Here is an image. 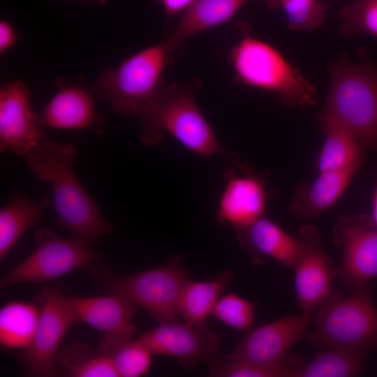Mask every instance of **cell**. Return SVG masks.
<instances>
[{
    "label": "cell",
    "instance_id": "4dcf8cb0",
    "mask_svg": "<svg viewBox=\"0 0 377 377\" xmlns=\"http://www.w3.org/2000/svg\"><path fill=\"white\" fill-rule=\"evenodd\" d=\"M290 367H266L224 357L210 362L209 376L216 377H293Z\"/></svg>",
    "mask_w": 377,
    "mask_h": 377
},
{
    "label": "cell",
    "instance_id": "603a6c76",
    "mask_svg": "<svg viewBox=\"0 0 377 377\" xmlns=\"http://www.w3.org/2000/svg\"><path fill=\"white\" fill-rule=\"evenodd\" d=\"M49 202L48 198L35 200L24 194H17L1 208V261L23 233L38 222Z\"/></svg>",
    "mask_w": 377,
    "mask_h": 377
},
{
    "label": "cell",
    "instance_id": "277c9868",
    "mask_svg": "<svg viewBox=\"0 0 377 377\" xmlns=\"http://www.w3.org/2000/svg\"><path fill=\"white\" fill-rule=\"evenodd\" d=\"M303 338L321 349L377 348V306L370 284L346 297L332 290L318 306L314 330Z\"/></svg>",
    "mask_w": 377,
    "mask_h": 377
},
{
    "label": "cell",
    "instance_id": "5b68a950",
    "mask_svg": "<svg viewBox=\"0 0 377 377\" xmlns=\"http://www.w3.org/2000/svg\"><path fill=\"white\" fill-rule=\"evenodd\" d=\"M330 89L321 115L348 128L364 147L377 150V69L346 61L330 69Z\"/></svg>",
    "mask_w": 377,
    "mask_h": 377
},
{
    "label": "cell",
    "instance_id": "e575fe53",
    "mask_svg": "<svg viewBox=\"0 0 377 377\" xmlns=\"http://www.w3.org/2000/svg\"><path fill=\"white\" fill-rule=\"evenodd\" d=\"M90 1H100V2H101V3H103V2L105 1V0H90Z\"/></svg>",
    "mask_w": 377,
    "mask_h": 377
},
{
    "label": "cell",
    "instance_id": "f1b7e54d",
    "mask_svg": "<svg viewBox=\"0 0 377 377\" xmlns=\"http://www.w3.org/2000/svg\"><path fill=\"white\" fill-rule=\"evenodd\" d=\"M340 30L346 37L357 34L377 36V0H355L340 12Z\"/></svg>",
    "mask_w": 377,
    "mask_h": 377
},
{
    "label": "cell",
    "instance_id": "9c48e42d",
    "mask_svg": "<svg viewBox=\"0 0 377 377\" xmlns=\"http://www.w3.org/2000/svg\"><path fill=\"white\" fill-rule=\"evenodd\" d=\"M226 185L219 200L216 221L235 230L243 228L264 215L274 193L267 189V175L242 163L237 154L224 159Z\"/></svg>",
    "mask_w": 377,
    "mask_h": 377
},
{
    "label": "cell",
    "instance_id": "d6a6232c",
    "mask_svg": "<svg viewBox=\"0 0 377 377\" xmlns=\"http://www.w3.org/2000/svg\"><path fill=\"white\" fill-rule=\"evenodd\" d=\"M162 4L167 16V23L177 14L186 10L195 0H158Z\"/></svg>",
    "mask_w": 377,
    "mask_h": 377
},
{
    "label": "cell",
    "instance_id": "ffe728a7",
    "mask_svg": "<svg viewBox=\"0 0 377 377\" xmlns=\"http://www.w3.org/2000/svg\"><path fill=\"white\" fill-rule=\"evenodd\" d=\"M43 127L58 129H80L98 121L91 96L84 89L73 86L63 87L38 115Z\"/></svg>",
    "mask_w": 377,
    "mask_h": 377
},
{
    "label": "cell",
    "instance_id": "484cf974",
    "mask_svg": "<svg viewBox=\"0 0 377 377\" xmlns=\"http://www.w3.org/2000/svg\"><path fill=\"white\" fill-rule=\"evenodd\" d=\"M40 311L32 304L12 301L0 309V343L7 348H27L31 343Z\"/></svg>",
    "mask_w": 377,
    "mask_h": 377
},
{
    "label": "cell",
    "instance_id": "8992f818",
    "mask_svg": "<svg viewBox=\"0 0 377 377\" xmlns=\"http://www.w3.org/2000/svg\"><path fill=\"white\" fill-rule=\"evenodd\" d=\"M229 59L237 82L274 93L289 107L316 103V87L269 43L245 36Z\"/></svg>",
    "mask_w": 377,
    "mask_h": 377
},
{
    "label": "cell",
    "instance_id": "ba28073f",
    "mask_svg": "<svg viewBox=\"0 0 377 377\" xmlns=\"http://www.w3.org/2000/svg\"><path fill=\"white\" fill-rule=\"evenodd\" d=\"M36 249L1 278L0 288L48 281L100 259L91 244L71 236L61 238L47 228L36 233Z\"/></svg>",
    "mask_w": 377,
    "mask_h": 377
},
{
    "label": "cell",
    "instance_id": "1f68e13d",
    "mask_svg": "<svg viewBox=\"0 0 377 377\" xmlns=\"http://www.w3.org/2000/svg\"><path fill=\"white\" fill-rule=\"evenodd\" d=\"M16 43V35L12 25L5 20L0 21V52L4 53Z\"/></svg>",
    "mask_w": 377,
    "mask_h": 377
},
{
    "label": "cell",
    "instance_id": "d6986e66",
    "mask_svg": "<svg viewBox=\"0 0 377 377\" xmlns=\"http://www.w3.org/2000/svg\"><path fill=\"white\" fill-rule=\"evenodd\" d=\"M356 172L353 168L319 172L313 182L299 183L288 205L290 214L300 220L318 216L337 201Z\"/></svg>",
    "mask_w": 377,
    "mask_h": 377
},
{
    "label": "cell",
    "instance_id": "83f0119b",
    "mask_svg": "<svg viewBox=\"0 0 377 377\" xmlns=\"http://www.w3.org/2000/svg\"><path fill=\"white\" fill-rule=\"evenodd\" d=\"M257 304L258 302L249 301L231 293L218 300L211 313L231 327L249 332L254 325Z\"/></svg>",
    "mask_w": 377,
    "mask_h": 377
},
{
    "label": "cell",
    "instance_id": "3957f363",
    "mask_svg": "<svg viewBox=\"0 0 377 377\" xmlns=\"http://www.w3.org/2000/svg\"><path fill=\"white\" fill-rule=\"evenodd\" d=\"M177 57L161 41L126 59L115 69L98 75L96 94L117 113L139 117L165 87L162 73Z\"/></svg>",
    "mask_w": 377,
    "mask_h": 377
},
{
    "label": "cell",
    "instance_id": "5bb4252c",
    "mask_svg": "<svg viewBox=\"0 0 377 377\" xmlns=\"http://www.w3.org/2000/svg\"><path fill=\"white\" fill-rule=\"evenodd\" d=\"M300 249L295 269V289L302 313L311 312L332 293L334 270L318 229L305 224L299 230Z\"/></svg>",
    "mask_w": 377,
    "mask_h": 377
},
{
    "label": "cell",
    "instance_id": "44dd1931",
    "mask_svg": "<svg viewBox=\"0 0 377 377\" xmlns=\"http://www.w3.org/2000/svg\"><path fill=\"white\" fill-rule=\"evenodd\" d=\"M325 139L316 158L318 172L358 170L364 158V147L356 135L334 118L320 115Z\"/></svg>",
    "mask_w": 377,
    "mask_h": 377
},
{
    "label": "cell",
    "instance_id": "9a60e30c",
    "mask_svg": "<svg viewBox=\"0 0 377 377\" xmlns=\"http://www.w3.org/2000/svg\"><path fill=\"white\" fill-rule=\"evenodd\" d=\"M152 355L176 357L186 368H193L200 361L209 363L218 354L219 337L205 323L191 325L174 320L161 323L138 339Z\"/></svg>",
    "mask_w": 377,
    "mask_h": 377
},
{
    "label": "cell",
    "instance_id": "7c38bea8",
    "mask_svg": "<svg viewBox=\"0 0 377 377\" xmlns=\"http://www.w3.org/2000/svg\"><path fill=\"white\" fill-rule=\"evenodd\" d=\"M333 242L342 251L336 275L352 290L377 276V227L364 214L340 216L333 230Z\"/></svg>",
    "mask_w": 377,
    "mask_h": 377
},
{
    "label": "cell",
    "instance_id": "6da1fadb",
    "mask_svg": "<svg viewBox=\"0 0 377 377\" xmlns=\"http://www.w3.org/2000/svg\"><path fill=\"white\" fill-rule=\"evenodd\" d=\"M76 154L71 144L46 141L25 160L36 178L50 185L59 224L71 236L91 245L111 233L112 227L76 176L73 167Z\"/></svg>",
    "mask_w": 377,
    "mask_h": 377
},
{
    "label": "cell",
    "instance_id": "d4e9b609",
    "mask_svg": "<svg viewBox=\"0 0 377 377\" xmlns=\"http://www.w3.org/2000/svg\"><path fill=\"white\" fill-rule=\"evenodd\" d=\"M369 350L337 348L322 349L309 362L304 363L293 377H352L359 376Z\"/></svg>",
    "mask_w": 377,
    "mask_h": 377
},
{
    "label": "cell",
    "instance_id": "f546056e",
    "mask_svg": "<svg viewBox=\"0 0 377 377\" xmlns=\"http://www.w3.org/2000/svg\"><path fill=\"white\" fill-rule=\"evenodd\" d=\"M292 30H313L322 24L327 6L320 0H278Z\"/></svg>",
    "mask_w": 377,
    "mask_h": 377
},
{
    "label": "cell",
    "instance_id": "7a4b0ae2",
    "mask_svg": "<svg viewBox=\"0 0 377 377\" xmlns=\"http://www.w3.org/2000/svg\"><path fill=\"white\" fill-rule=\"evenodd\" d=\"M202 87L196 77L184 83L165 86L139 115V138L147 147L158 145L163 133L204 158L219 155L225 159L232 153L219 141L195 100Z\"/></svg>",
    "mask_w": 377,
    "mask_h": 377
},
{
    "label": "cell",
    "instance_id": "52a82bcc",
    "mask_svg": "<svg viewBox=\"0 0 377 377\" xmlns=\"http://www.w3.org/2000/svg\"><path fill=\"white\" fill-rule=\"evenodd\" d=\"M98 289L121 294L149 313L160 324L175 320L187 281L185 269L174 256L164 265L134 274L119 276L105 267L87 269Z\"/></svg>",
    "mask_w": 377,
    "mask_h": 377
},
{
    "label": "cell",
    "instance_id": "4316f807",
    "mask_svg": "<svg viewBox=\"0 0 377 377\" xmlns=\"http://www.w3.org/2000/svg\"><path fill=\"white\" fill-rule=\"evenodd\" d=\"M56 363L61 376L119 377L112 361L98 350L77 343L57 352Z\"/></svg>",
    "mask_w": 377,
    "mask_h": 377
},
{
    "label": "cell",
    "instance_id": "cb8c5ba5",
    "mask_svg": "<svg viewBox=\"0 0 377 377\" xmlns=\"http://www.w3.org/2000/svg\"><path fill=\"white\" fill-rule=\"evenodd\" d=\"M232 277V272L226 269L209 281L187 280L179 299V314L186 323L204 324L219 295Z\"/></svg>",
    "mask_w": 377,
    "mask_h": 377
},
{
    "label": "cell",
    "instance_id": "e0dca14e",
    "mask_svg": "<svg viewBox=\"0 0 377 377\" xmlns=\"http://www.w3.org/2000/svg\"><path fill=\"white\" fill-rule=\"evenodd\" d=\"M250 0H195L168 36L163 40L176 57L184 53L186 40L196 33L230 20ZM270 9L278 0H264Z\"/></svg>",
    "mask_w": 377,
    "mask_h": 377
},
{
    "label": "cell",
    "instance_id": "4fadbf2b",
    "mask_svg": "<svg viewBox=\"0 0 377 377\" xmlns=\"http://www.w3.org/2000/svg\"><path fill=\"white\" fill-rule=\"evenodd\" d=\"M46 135L31 110L29 90L21 80L0 89V151L27 156L45 142Z\"/></svg>",
    "mask_w": 377,
    "mask_h": 377
},
{
    "label": "cell",
    "instance_id": "ac0fdd59",
    "mask_svg": "<svg viewBox=\"0 0 377 377\" xmlns=\"http://www.w3.org/2000/svg\"><path fill=\"white\" fill-rule=\"evenodd\" d=\"M61 298L74 314L78 323H84L105 334L127 328L137 307L130 299L118 293L79 297L67 296L61 293Z\"/></svg>",
    "mask_w": 377,
    "mask_h": 377
},
{
    "label": "cell",
    "instance_id": "836d02e7",
    "mask_svg": "<svg viewBox=\"0 0 377 377\" xmlns=\"http://www.w3.org/2000/svg\"><path fill=\"white\" fill-rule=\"evenodd\" d=\"M374 223L377 227V186L376 188L373 199V214L371 217Z\"/></svg>",
    "mask_w": 377,
    "mask_h": 377
},
{
    "label": "cell",
    "instance_id": "30bf717a",
    "mask_svg": "<svg viewBox=\"0 0 377 377\" xmlns=\"http://www.w3.org/2000/svg\"><path fill=\"white\" fill-rule=\"evenodd\" d=\"M59 286L44 288L38 326L31 344L18 355L26 374L34 377L61 376L56 363L58 348L66 332L78 323L61 298Z\"/></svg>",
    "mask_w": 377,
    "mask_h": 377
},
{
    "label": "cell",
    "instance_id": "8fae6325",
    "mask_svg": "<svg viewBox=\"0 0 377 377\" xmlns=\"http://www.w3.org/2000/svg\"><path fill=\"white\" fill-rule=\"evenodd\" d=\"M311 316L289 314L250 332L225 357L266 367H290L295 371L304 362L288 357V351L306 334Z\"/></svg>",
    "mask_w": 377,
    "mask_h": 377
},
{
    "label": "cell",
    "instance_id": "7402d4cb",
    "mask_svg": "<svg viewBox=\"0 0 377 377\" xmlns=\"http://www.w3.org/2000/svg\"><path fill=\"white\" fill-rule=\"evenodd\" d=\"M134 332L135 327L131 323L122 331L105 334L98 347L112 361L121 377L142 376L151 367L152 354L137 339L133 340Z\"/></svg>",
    "mask_w": 377,
    "mask_h": 377
},
{
    "label": "cell",
    "instance_id": "2e32d148",
    "mask_svg": "<svg viewBox=\"0 0 377 377\" xmlns=\"http://www.w3.org/2000/svg\"><path fill=\"white\" fill-rule=\"evenodd\" d=\"M235 231L239 246L255 264L272 258L294 268L300 249L299 239L293 238L264 215Z\"/></svg>",
    "mask_w": 377,
    "mask_h": 377
}]
</instances>
